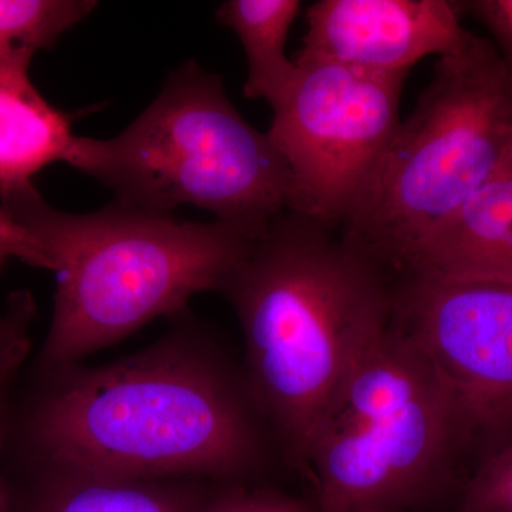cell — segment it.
I'll list each match as a JSON object with an SVG mask.
<instances>
[{
  "instance_id": "cell-1",
  "label": "cell",
  "mask_w": 512,
  "mask_h": 512,
  "mask_svg": "<svg viewBox=\"0 0 512 512\" xmlns=\"http://www.w3.org/2000/svg\"><path fill=\"white\" fill-rule=\"evenodd\" d=\"M134 355L37 373L13 403L8 447L22 467L119 480L251 483L276 446L244 369L188 312Z\"/></svg>"
},
{
  "instance_id": "cell-2",
  "label": "cell",
  "mask_w": 512,
  "mask_h": 512,
  "mask_svg": "<svg viewBox=\"0 0 512 512\" xmlns=\"http://www.w3.org/2000/svg\"><path fill=\"white\" fill-rule=\"evenodd\" d=\"M394 276L332 229L285 211L222 288L244 373L282 456L309 476L316 437L353 370L386 332Z\"/></svg>"
},
{
  "instance_id": "cell-3",
  "label": "cell",
  "mask_w": 512,
  "mask_h": 512,
  "mask_svg": "<svg viewBox=\"0 0 512 512\" xmlns=\"http://www.w3.org/2000/svg\"><path fill=\"white\" fill-rule=\"evenodd\" d=\"M40 242L57 275L55 308L36 372L82 363L158 318L221 292L261 234L178 221L113 201L89 214L50 207L35 185L0 198Z\"/></svg>"
},
{
  "instance_id": "cell-4",
  "label": "cell",
  "mask_w": 512,
  "mask_h": 512,
  "mask_svg": "<svg viewBox=\"0 0 512 512\" xmlns=\"http://www.w3.org/2000/svg\"><path fill=\"white\" fill-rule=\"evenodd\" d=\"M64 163L127 207L171 215L194 205L256 234L292 207L291 171L268 131L251 126L221 76L194 60L116 137H74Z\"/></svg>"
},
{
  "instance_id": "cell-5",
  "label": "cell",
  "mask_w": 512,
  "mask_h": 512,
  "mask_svg": "<svg viewBox=\"0 0 512 512\" xmlns=\"http://www.w3.org/2000/svg\"><path fill=\"white\" fill-rule=\"evenodd\" d=\"M512 156V74L474 33L440 57L340 237L393 276Z\"/></svg>"
},
{
  "instance_id": "cell-6",
  "label": "cell",
  "mask_w": 512,
  "mask_h": 512,
  "mask_svg": "<svg viewBox=\"0 0 512 512\" xmlns=\"http://www.w3.org/2000/svg\"><path fill=\"white\" fill-rule=\"evenodd\" d=\"M470 456L429 365L389 325L353 370L309 458L318 512H407L457 493Z\"/></svg>"
},
{
  "instance_id": "cell-7",
  "label": "cell",
  "mask_w": 512,
  "mask_h": 512,
  "mask_svg": "<svg viewBox=\"0 0 512 512\" xmlns=\"http://www.w3.org/2000/svg\"><path fill=\"white\" fill-rule=\"evenodd\" d=\"M268 134L292 175L291 211L335 231L362 200L400 123L407 72L298 55Z\"/></svg>"
},
{
  "instance_id": "cell-8",
  "label": "cell",
  "mask_w": 512,
  "mask_h": 512,
  "mask_svg": "<svg viewBox=\"0 0 512 512\" xmlns=\"http://www.w3.org/2000/svg\"><path fill=\"white\" fill-rule=\"evenodd\" d=\"M390 325L456 410L477 464L512 443V284L394 276Z\"/></svg>"
},
{
  "instance_id": "cell-9",
  "label": "cell",
  "mask_w": 512,
  "mask_h": 512,
  "mask_svg": "<svg viewBox=\"0 0 512 512\" xmlns=\"http://www.w3.org/2000/svg\"><path fill=\"white\" fill-rule=\"evenodd\" d=\"M454 0H319L298 55L373 72H410L424 57L461 52L473 37Z\"/></svg>"
},
{
  "instance_id": "cell-10",
  "label": "cell",
  "mask_w": 512,
  "mask_h": 512,
  "mask_svg": "<svg viewBox=\"0 0 512 512\" xmlns=\"http://www.w3.org/2000/svg\"><path fill=\"white\" fill-rule=\"evenodd\" d=\"M394 276L512 284V156Z\"/></svg>"
},
{
  "instance_id": "cell-11",
  "label": "cell",
  "mask_w": 512,
  "mask_h": 512,
  "mask_svg": "<svg viewBox=\"0 0 512 512\" xmlns=\"http://www.w3.org/2000/svg\"><path fill=\"white\" fill-rule=\"evenodd\" d=\"M22 468L20 480H9L15 512H202L218 485L194 478L119 480Z\"/></svg>"
},
{
  "instance_id": "cell-12",
  "label": "cell",
  "mask_w": 512,
  "mask_h": 512,
  "mask_svg": "<svg viewBox=\"0 0 512 512\" xmlns=\"http://www.w3.org/2000/svg\"><path fill=\"white\" fill-rule=\"evenodd\" d=\"M72 121L30 82L29 72L0 73V198L32 187L47 165L66 160Z\"/></svg>"
},
{
  "instance_id": "cell-13",
  "label": "cell",
  "mask_w": 512,
  "mask_h": 512,
  "mask_svg": "<svg viewBox=\"0 0 512 512\" xmlns=\"http://www.w3.org/2000/svg\"><path fill=\"white\" fill-rule=\"evenodd\" d=\"M299 0H227L215 13L231 29L247 57V99L264 100L275 110L295 82L298 64L286 55L293 22L301 12Z\"/></svg>"
},
{
  "instance_id": "cell-14",
  "label": "cell",
  "mask_w": 512,
  "mask_h": 512,
  "mask_svg": "<svg viewBox=\"0 0 512 512\" xmlns=\"http://www.w3.org/2000/svg\"><path fill=\"white\" fill-rule=\"evenodd\" d=\"M97 5L93 0H0V73L29 72L37 52L52 49Z\"/></svg>"
},
{
  "instance_id": "cell-15",
  "label": "cell",
  "mask_w": 512,
  "mask_h": 512,
  "mask_svg": "<svg viewBox=\"0 0 512 512\" xmlns=\"http://www.w3.org/2000/svg\"><path fill=\"white\" fill-rule=\"evenodd\" d=\"M458 512H512V443L476 464L461 488Z\"/></svg>"
},
{
  "instance_id": "cell-16",
  "label": "cell",
  "mask_w": 512,
  "mask_h": 512,
  "mask_svg": "<svg viewBox=\"0 0 512 512\" xmlns=\"http://www.w3.org/2000/svg\"><path fill=\"white\" fill-rule=\"evenodd\" d=\"M202 512H315L295 495L251 483L218 484Z\"/></svg>"
},
{
  "instance_id": "cell-17",
  "label": "cell",
  "mask_w": 512,
  "mask_h": 512,
  "mask_svg": "<svg viewBox=\"0 0 512 512\" xmlns=\"http://www.w3.org/2000/svg\"><path fill=\"white\" fill-rule=\"evenodd\" d=\"M30 350V336L10 345L0 355V512H15L9 478L6 476V447H8L10 417L13 409V389L20 369Z\"/></svg>"
},
{
  "instance_id": "cell-18",
  "label": "cell",
  "mask_w": 512,
  "mask_h": 512,
  "mask_svg": "<svg viewBox=\"0 0 512 512\" xmlns=\"http://www.w3.org/2000/svg\"><path fill=\"white\" fill-rule=\"evenodd\" d=\"M13 259L52 271V262L40 242L10 215L0 201V272Z\"/></svg>"
},
{
  "instance_id": "cell-19",
  "label": "cell",
  "mask_w": 512,
  "mask_h": 512,
  "mask_svg": "<svg viewBox=\"0 0 512 512\" xmlns=\"http://www.w3.org/2000/svg\"><path fill=\"white\" fill-rule=\"evenodd\" d=\"M461 15L471 16L490 30L495 47L512 74V0H463Z\"/></svg>"
},
{
  "instance_id": "cell-20",
  "label": "cell",
  "mask_w": 512,
  "mask_h": 512,
  "mask_svg": "<svg viewBox=\"0 0 512 512\" xmlns=\"http://www.w3.org/2000/svg\"><path fill=\"white\" fill-rule=\"evenodd\" d=\"M35 315L32 293L19 291L10 295L5 311L0 312V355L16 340L30 335V325Z\"/></svg>"
},
{
  "instance_id": "cell-21",
  "label": "cell",
  "mask_w": 512,
  "mask_h": 512,
  "mask_svg": "<svg viewBox=\"0 0 512 512\" xmlns=\"http://www.w3.org/2000/svg\"><path fill=\"white\" fill-rule=\"evenodd\" d=\"M363 512H400V511L375 510V511H363Z\"/></svg>"
}]
</instances>
